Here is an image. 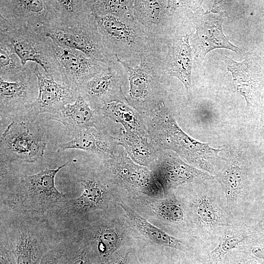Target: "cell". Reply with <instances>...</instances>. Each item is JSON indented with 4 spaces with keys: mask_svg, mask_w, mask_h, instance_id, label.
<instances>
[{
    "mask_svg": "<svg viewBox=\"0 0 264 264\" xmlns=\"http://www.w3.org/2000/svg\"><path fill=\"white\" fill-rule=\"evenodd\" d=\"M163 44L152 42L139 55V62L132 66L117 60L128 76V103L136 110L152 111L164 100V88L170 76L166 72Z\"/></svg>",
    "mask_w": 264,
    "mask_h": 264,
    "instance_id": "6da1fadb",
    "label": "cell"
},
{
    "mask_svg": "<svg viewBox=\"0 0 264 264\" xmlns=\"http://www.w3.org/2000/svg\"><path fill=\"white\" fill-rule=\"evenodd\" d=\"M204 182L189 198L187 207L195 237L214 248L224 228L236 220L228 210L222 190Z\"/></svg>",
    "mask_w": 264,
    "mask_h": 264,
    "instance_id": "7a4b0ae2",
    "label": "cell"
},
{
    "mask_svg": "<svg viewBox=\"0 0 264 264\" xmlns=\"http://www.w3.org/2000/svg\"><path fill=\"white\" fill-rule=\"evenodd\" d=\"M0 45L16 53L23 66L34 63L43 68L47 77L57 80L53 41L37 28L0 16Z\"/></svg>",
    "mask_w": 264,
    "mask_h": 264,
    "instance_id": "3957f363",
    "label": "cell"
},
{
    "mask_svg": "<svg viewBox=\"0 0 264 264\" xmlns=\"http://www.w3.org/2000/svg\"><path fill=\"white\" fill-rule=\"evenodd\" d=\"M156 121L158 137L162 145L198 166L212 176L215 169L210 159H219L220 148L198 142L187 135L179 127L164 101L151 111Z\"/></svg>",
    "mask_w": 264,
    "mask_h": 264,
    "instance_id": "277c9868",
    "label": "cell"
},
{
    "mask_svg": "<svg viewBox=\"0 0 264 264\" xmlns=\"http://www.w3.org/2000/svg\"><path fill=\"white\" fill-rule=\"evenodd\" d=\"M94 16L107 50L118 60L132 66L135 62L138 65L139 55L154 41L143 26L135 19Z\"/></svg>",
    "mask_w": 264,
    "mask_h": 264,
    "instance_id": "5b68a950",
    "label": "cell"
},
{
    "mask_svg": "<svg viewBox=\"0 0 264 264\" xmlns=\"http://www.w3.org/2000/svg\"><path fill=\"white\" fill-rule=\"evenodd\" d=\"M38 30L57 45L80 51L105 64L117 61L106 48L94 15L71 26H40Z\"/></svg>",
    "mask_w": 264,
    "mask_h": 264,
    "instance_id": "8992f818",
    "label": "cell"
},
{
    "mask_svg": "<svg viewBox=\"0 0 264 264\" xmlns=\"http://www.w3.org/2000/svg\"><path fill=\"white\" fill-rule=\"evenodd\" d=\"M175 13L173 25L166 37L164 44L168 49L164 64L169 76L178 79L189 93L192 87L193 54L190 44L191 15L178 16Z\"/></svg>",
    "mask_w": 264,
    "mask_h": 264,
    "instance_id": "52a82bcc",
    "label": "cell"
},
{
    "mask_svg": "<svg viewBox=\"0 0 264 264\" xmlns=\"http://www.w3.org/2000/svg\"><path fill=\"white\" fill-rule=\"evenodd\" d=\"M69 161L56 169H48L27 176L21 182L20 188L15 200L25 210L43 214L53 207L65 203L66 195L59 192L55 185L57 174Z\"/></svg>",
    "mask_w": 264,
    "mask_h": 264,
    "instance_id": "ba28073f",
    "label": "cell"
},
{
    "mask_svg": "<svg viewBox=\"0 0 264 264\" xmlns=\"http://www.w3.org/2000/svg\"><path fill=\"white\" fill-rule=\"evenodd\" d=\"M127 82V72L117 61L107 64L99 72L83 83L78 93L92 109L100 110L111 101L126 100L122 87Z\"/></svg>",
    "mask_w": 264,
    "mask_h": 264,
    "instance_id": "9c48e42d",
    "label": "cell"
},
{
    "mask_svg": "<svg viewBox=\"0 0 264 264\" xmlns=\"http://www.w3.org/2000/svg\"><path fill=\"white\" fill-rule=\"evenodd\" d=\"M191 15L196 31L191 38L194 60L201 63L210 51L219 48L238 52L239 48L232 44L224 35L222 24L226 17L225 12H204L199 7Z\"/></svg>",
    "mask_w": 264,
    "mask_h": 264,
    "instance_id": "30bf717a",
    "label": "cell"
},
{
    "mask_svg": "<svg viewBox=\"0 0 264 264\" xmlns=\"http://www.w3.org/2000/svg\"><path fill=\"white\" fill-rule=\"evenodd\" d=\"M46 143L32 133L23 121H12L0 138V162L33 163L44 156Z\"/></svg>",
    "mask_w": 264,
    "mask_h": 264,
    "instance_id": "8fae6325",
    "label": "cell"
},
{
    "mask_svg": "<svg viewBox=\"0 0 264 264\" xmlns=\"http://www.w3.org/2000/svg\"><path fill=\"white\" fill-rule=\"evenodd\" d=\"M214 177L224 194L230 213L236 220L242 221L247 208L248 177L240 155L231 152L225 165Z\"/></svg>",
    "mask_w": 264,
    "mask_h": 264,
    "instance_id": "7c38bea8",
    "label": "cell"
},
{
    "mask_svg": "<svg viewBox=\"0 0 264 264\" xmlns=\"http://www.w3.org/2000/svg\"><path fill=\"white\" fill-rule=\"evenodd\" d=\"M53 48L58 82L78 92L83 83L108 64L91 58L78 50L57 45L53 42Z\"/></svg>",
    "mask_w": 264,
    "mask_h": 264,
    "instance_id": "4fadbf2b",
    "label": "cell"
},
{
    "mask_svg": "<svg viewBox=\"0 0 264 264\" xmlns=\"http://www.w3.org/2000/svg\"><path fill=\"white\" fill-rule=\"evenodd\" d=\"M177 8L176 0H133L135 20L143 26L152 40L163 45Z\"/></svg>",
    "mask_w": 264,
    "mask_h": 264,
    "instance_id": "5bb4252c",
    "label": "cell"
},
{
    "mask_svg": "<svg viewBox=\"0 0 264 264\" xmlns=\"http://www.w3.org/2000/svg\"><path fill=\"white\" fill-rule=\"evenodd\" d=\"M34 72L38 81L39 93L35 102L25 111V118L32 121L40 114H53L76 100L78 91L44 74L37 64Z\"/></svg>",
    "mask_w": 264,
    "mask_h": 264,
    "instance_id": "9a60e30c",
    "label": "cell"
},
{
    "mask_svg": "<svg viewBox=\"0 0 264 264\" xmlns=\"http://www.w3.org/2000/svg\"><path fill=\"white\" fill-rule=\"evenodd\" d=\"M58 12L57 0H0V16L33 27L52 24Z\"/></svg>",
    "mask_w": 264,
    "mask_h": 264,
    "instance_id": "2e32d148",
    "label": "cell"
},
{
    "mask_svg": "<svg viewBox=\"0 0 264 264\" xmlns=\"http://www.w3.org/2000/svg\"><path fill=\"white\" fill-rule=\"evenodd\" d=\"M36 64L21 80L10 82L0 78V116H15L24 113L37 98L38 81L34 72Z\"/></svg>",
    "mask_w": 264,
    "mask_h": 264,
    "instance_id": "e0dca14e",
    "label": "cell"
},
{
    "mask_svg": "<svg viewBox=\"0 0 264 264\" xmlns=\"http://www.w3.org/2000/svg\"><path fill=\"white\" fill-rule=\"evenodd\" d=\"M222 59L227 71L232 73L235 91L242 95L248 109L261 104V94L264 86V74L253 58L237 62L225 55Z\"/></svg>",
    "mask_w": 264,
    "mask_h": 264,
    "instance_id": "ac0fdd59",
    "label": "cell"
},
{
    "mask_svg": "<svg viewBox=\"0 0 264 264\" xmlns=\"http://www.w3.org/2000/svg\"><path fill=\"white\" fill-rule=\"evenodd\" d=\"M105 166L123 183L144 194L156 196L162 191L154 174L127 155L112 156L106 161Z\"/></svg>",
    "mask_w": 264,
    "mask_h": 264,
    "instance_id": "d6986e66",
    "label": "cell"
},
{
    "mask_svg": "<svg viewBox=\"0 0 264 264\" xmlns=\"http://www.w3.org/2000/svg\"><path fill=\"white\" fill-rule=\"evenodd\" d=\"M119 205L136 228L151 242L185 253L194 251L199 255L202 262L207 258L210 251L206 244L193 245L187 241L172 236L151 223L125 203H120Z\"/></svg>",
    "mask_w": 264,
    "mask_h": 264,
    "instance_id": "ffe728a7",
    "label": "cell"
},
{
    "mask_svg": "<svg viewBox=\"0 0 264 264\" xmlns=\"http://www.w3.org/2000/svg\"><path fill=\"white\" fill-rule=\"evenodd\" d=\"M263 234L259 222L249 225L244 221L236 220L224 228L217 244L206 259L218 264L227 253L247 246Z\"/></svg>",
    "mask_w": 264,
    "mask_h": 264,
    "instance_id": "44dd1931",
    "label": "cell"
},
{
    "mask_svg": "<svg viewBox=\"0 0 264 264\" xmlns=\"http://www.w3.org/2000/svg\"><path fill=\"white\" fill-rule=\"evenodd\" d=\"M154 175L165 194L183 184L215 178L208 173L192 167L175 156L168 157L162 161Z\"/></svg>",
    "mask_w": 264,
    "mask_h": 264,
    "instance_id": "7402d4cb",
    "label": "cell"
},
{
    "mask_svg": "<svg viewBox=\"0 0 264 264\" xmlns=\"http://www.w3.org/2000/svg\"><path fill=\"white\" fill-rule=\"evenodd\" d=\"M47 118L57 121L67 128L73 134L88 127L97 129V123L103 115L100 110L92 109L78 93L76 100L68 104L58 111L48 114Z\"/></svg>",
    "mask_w": 264,
    "mask_h": 264,
    "instance_id": "603a6c76",
    "label": "cell"
},
{
    "mask_svg": "<svg viewBox=\"0 0 264 264\" xmlns=\"http://www.w3.org/2000/svg\"><path fill=\"white\" fill-rule=\"evenodd\" d=\"M71 140L60 144L56 152L69 149L81 150L109 157L112 155L111 138L95 127L83 129L75 133Z\"/></svg>",
    "mask_w": 264,
    "mask_h": 264,
    "instance_id": "cb8c5ba5",
    "label": "cell"
},
{
    "mask_svg": "<svg viewBox=\"0 0 264 264\" xmlns=\"http://www.w3.org/2000/svg\"><path fill=\"white\" fill-rule=\"evenodd\" d=\"M80 184L83 188L81 195L65 202L68 211L75 214H83L96 209H103L108 193L101 182L94 178L82 177Z\"/></svg>",
    "mask_w": 264,
    "mask_h": 264,
    "instance_id": "d4e9b609",
    "label": "cell"
},
{
    "mask_svg": "<svg viewBox=\"0 0 264 264\" xmlns=\"http://www.w3.org/2000/svg\"><path fill=\"white\" fill-rule=\"evenodd\" d=\"M100 110L103 116L121 124L124 130L142 135L143 125L136 109L124 101H113L105 104Z\"/></svg>",
    "mask_w": 264,
    "mask_h": 264,
    "instance_id": "484cf974",
    "label": "cell"
},
{
    "mask_svg": "<svg viewBox=\"0 0 264 264\" xmlns=\"http://www.w3.org/2000/svg\"><path fill=\"white\" fill-rule=\"evenodd\" d=\"M39 244V239L33 230L25 226L18 228L12 243L16 264H37Z\"/></svg>",
    "mask_w": 264,
    "mask_h": 264,
    "instance_id": "4316f807",
    "label": "cell"
},
{
    "mask_svg": "<svg viewBox=\"0 0 264 264\" xmlns=\"http://www.w3.org/2000/svg\"><path fill=\"white\" fill-rule=\"evenodd\" d=\"M58 12L55 22L50 25L71 26L92 14L88 0H57Z\"/></svg>",
    "mask_w": 264,
    "mask_h": 264,
    "instance_id": "83f0119b",
    "label": "cell"
},
{
    "mask_svg": "<svg viewBox=\"0 0 264 264\" xmlns=\"http://www.w3.org/2000/svg\"><path fill=\"white\" fill-rule=\"evenodd\" d=\"M148 206L155 215L167 222L182 226L189 223L192 225L181 204L174 197L152 201Z\"/></svg>",
    "mask_w": 264,
    "mask_h": 264,
    "instance_id": "f1b7e54d",
    "label": "cell"
},
{
    "mask_svg": "<svg viewBox=\"0 0 264 264\" xmlns=\"http://www.w3.org/2000/svg\"><path fill=\"white\" fill-rule=\"evenodd\" d=\"M121 143L129 157L140 165H147L154 158L153 150L143 135L124 130Z\"/></svg>",
    "mask_w": 264,
    "mask_h": 264,
    "instance_id": "f546056e",
    "label": "cell"
},
{
    "mask_svg": "<svg viewBox=\"0 0 264 264\" xmlns=\"http://www.w3.org/2000/svg\"><path fill=\"white\" fill-rule=\"evenodd\" d=\"M35 63L28 62L23 66L18 55L0 45V78L10 82L23 78Z\"/></svg>",
    "mask_w": 264,
    "mask_h": 264,
    "instance_id": "4dcf8cb0",
    "label": "cell"
},
{
    "mask_svg": "<svg viewBox=\"0 0 264 264\" xmlns=\"http://www.w3.org/2000/svg\"><path fill=\"white\" fill-rule=\"evenodd\" d=\"M92 13L95 16L112 15L126 20L134 19L133 0H88Z\"/></svg>",
    "mask_w": 264,
    "mask_h": 264,
    "instance_id": "1f68e13d",
    "label": "cell"
},
{
    "mask_svg": "<svg viewBox=\"0 0 264 264\" xmlns=\"http://www.w3.org/2000/svg\"><path fill=\"white\" fill-rule=\"evenodd\" d=\"M94 241L99 254L103 257L111 255L119 245L120 236L111 226L99 227L94 233Z\"/></svg>",
    "mask_w": 264,
    "mask_h": 264,
    "instance_id": "d6a6232c",
    "label": "cell"
},
{
    "mask_svg": "<svg viewBox=\"0 0 264 264\" xmlns=\"http://www.w3.org/2000/svg\"><path fill=\"white\" fill-rule=\"evenodd\" d=\"M218 264H264L249 255L242 249L227 253Z\"/></svg>",
    "mask_w": 264,
    "mask_h": 264,
    "instance_id": "836d02e7",
    "label": "cell"
},
{
    "mask_svg": "<svg viewBox=\"0 0 264 264\" xmlns=\"http://www.w3.org/2000/svg\"><path fill=\"white\" fill-rule=\"evenodd\" d=\"M256 260L264 263V233L251 243L241 248Z\"/></svg>",
    "mask_w": 264,
    "mask_h": 264,
    "instance_id": "e575fe53",
    "label": "cell"
},
{
    "mask_svg": "<svg viewBox=\"0 0 264 264\" xmlns=\"http://www.w3.org/2000/svg\"><path fill=\"white\" fill-rule=\"evenodd\" d=\"M59 258L55 252L50 251L42 257L40 264H59Z\"/></svg>",
    "mask_w": 264,
    "mask_h": 264,
    "instance_id": "d590c367",
    "label": "cell"
},
{
    "mask_svg": "<svg viewBox=\"0 0 264 264\" xmlns=\"http://www.w3.org/2000/svg\"><path fill=\"white\" fill-rule=\"evenodd\" d=\"M256 203L255 212L259 219L258 221L264 223V197Z\"/></svg>",
    "mask_w": 264,
    "mask_h": 264,
    "instance_id": "8d00e7d4",
    "label": "cell"
},
{
    "mask_svg": "<svg viewBox=\"0 0 264 264\" xmlns=\"http://www.w3.org/2000/svg\"><path fill=\"white\" fill-rule=\"evenodd\" d=\"M71 264H86V260L84 254L80 253L73 260Z\"/></svg>",
    "mask_w": 264,
    "mask_h": 264,
    "instance_id": "74e56055",
    "label": "cell"
},
{
    "mask_svg": "<svg viewBox=\"0 0 264 264\" xmlns=\"http://www.w3.org/2000/svg\"><path fill=\"white\" fill-rule=\"evenodd\" d=\"M127 254L124 257H122L121 259L117 261L116 262L113 263L112 264H124L127 257Z\"/></svg>",
    "mask_w": 264,
    "mask_h": 264,
    "instance_id": "f35d334b",
    "label": "cell"
},
{
    "mask_svg": "<svg viewBox=\"0 0 264 264\" xmlns=\"http://www.w3.org/2000/svg\"><path fill=\"white\" fill-rule=\"evenodd\" d=\"M261 122L264 129V105L262 107V117Z\"/></svg>",
    "mask_w": 264,
    "mask_h": 264,
    "instance_id": "ab89813d",
    "label": "cell"
},
{
    "mask_svg": "<svg viewBox=\"0 0 264 264\" xmlns=\"http://www.w3.org/2000/svg\"><path fill=\"white\" fill-rule=\"evenodd\" d=\"M203 264H217L213 263L210 261H209L208 259H206L205 261L202 263Z\"/></svg>",
    "mask_w": 264,
    "mask_h": 264,
    "instance_id": "60d3db41",
    "label": "cell"
},
{
    "mask_svg": "<svg viewBox=\"0 0 264 264\" xmlns=\"http://www.w3.org/2000/svg\"><path fill=\"white\" fill-rule=\"evenodd\" d=\"M176 264H181L180 262H178Z\"/></svg>",
    "mask_w": 264,
    "mask_h": 264,
    "instance_id": "b9f144b4",
    "label": "cell"
}]
</instances>
